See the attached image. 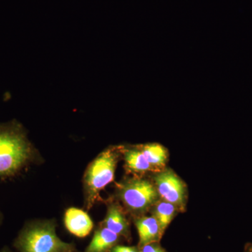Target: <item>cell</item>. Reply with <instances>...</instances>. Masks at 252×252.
Masks as SVG:
<instances>
[{
  "label": "cell",
  "instance_id": "1",
  "mask_svg": "<svg viewBox=\"0 0 252 252\" xmlns=\"http://www.w3.org/2000/svg\"><path fill=\"white\" fill-rule=\"evenodd\" d=\"M32 157V149L21 126L15 123L0 126V177L17 175Z\"/></svg>",
  "mask_w": 252,
  "mask_h": 252
},
{
  "label": "cell",
  "instance_id": "2",
  "mask_svg": "<svg viewBox=\"0 0 252 252\" xmlns=\"http://www.w3.org/2000/svg\"><path fill=\"white\" fill-rule=\"evenodd\" d=\"M119 155L117 151L108 149L91 162L84 175V190L88 210L99 198L100 192L114 180Z\"/></svg>",
  "mask_w": 252,
  "mask_h": 252
},
{
  "label": "cell",
  "instance_id": "3",
  "mask_svg": "<svg viewBox=\"0 0 252 252\" xmlns=\"http://www.w3.org/2000/svg\"><path fill=\"white\" fill-rule=\"evenodd\" d=\"M15 245L20 252H69L72 248L59 238L54 223L50 222L28 225Z\"/></svg>",
  "mask_w": 252,
  "mask_h": 252
},
{
  "label": "cell",
  "instance_id": "4",
  "mask_svg": "<svg viewBox=\"0 0 252 252\" xmlns=\"http://www.w3.org/2000/svg\"><path fill=\"white\" fill-rule=\"evenodd\" d=\"M118 196L127 210L140 214L156 205L159 195L157 187L149 181L132 177L124 180L119 185Z\"/></svg>",
  "mask_w": 252,
  "mask_h": 252
},
{
  "label": "cell",
  "instance_id": "5",
  "mask_svg": "<svg viewBox=\"0 0 252 252\" xmlns=\"http://www.w3.org/2000/svg\"><path fill=\"white\" fill-rule=\"evenodd\" d=\"M154 181L159 196L176 207H183L187 190L178 176L171 170H164L154 177Z\"/></svg>",
  "mask_w": 252,
  "mask_h": 252
},
{
  "label": "cell",
  "instance_id": "6",
  "mask_svg": "<svg viewBox=\"0 0 252 252\" xmlns=\"http://www.w3.org/2000/svg\"><path fill=\"white\" fill-rule=\"evenodd\" d=\"M64 221L68 231L78 238H86L94 228V222L89 215L75 207L67 210Z\"/></svg>",
  "mask_w": 252,
  "mask_h": 252
},
{
  "label": "cell",
  "instance_id": "7",
  "mask_svg": "<svg viewBox=\"0 0 252 252\" xmlns=\"http://www.w3.org/2000/svg\"><path fill=\"white\" fill-rule=\"evenodd\" d=\"M135 225L138 232L140 248L148 244L157 243L162 237L158 222L154 216L137 218Z\"/></svg>",
  "mask_w": 252,
  "mask_h": 252
},
{
  "label": "cell",
  "instance_id": "8",
  "mask_svg": "<svg viewBox=\"0 0 252 252\" xmlns=\"http://www.w3.org/2000/svg\"><path fill=\"white\" fill-rule=\"evenodd\" d=\"M104 227L118 235H126L128 231V223L123 210L117 204L108 207L103 222Z\"/></svg>",
  "mask_w": 252,
  "mask_h": 252
},
{
  "label": "cell",
  "instance_id": "9",
  "mask_svg": "<svg viewBox=\"0 0 252 252\" xmlns=\"http://www.w3.org/2000/svg\"><path fill=\"white\" fill-rule=\"evenodd\" d=\"M119 240V235L105 227L96 230L86 252H109Z\"/></svg>",
  "mask_w": 252,
  "mask_h": 252
},
{
  "label": "cell",
  "instance_id": "10",
  "mask_svg": "<svg viewBox=\"0 0 252 252\" xmlns=\"http://www.w3.org/2000/svg\"><path fill=\"white\" fill-rule=\"evenodd\" d=\"M124 158L127 170L136 173H142L157 170L147 160L140 149L124 151Z\"/></svg>",
  "mask_w": 252,
  "mask_h": 252
},
{
  "label": "cell",
  "instance_id": "11",
  "mask_svg": "<svg viewBox=\"0 0 252 252\" xmlns=\"http://www.w3.org/2000/svg\"><path fill=\"white\" fill-rule=\"evenodd\" d=\"M140 150L149 163L156 169L164 166L166 163L167 150L160 144H146L141 147Z\"/></svg>",
  "mask_w": 252,
  "mask_h": 252
},
{
  "label": "cell",
  "instance_id": "12",
  "mask_svg": "<svg viewBox=\"0 0 252 252\" xmlns=\"http://www.w3.org/2000/svg\"><path fill=\"white\" fill-rule=\"evenodd\" d=\"M154 208V217L157 219L160 226V233L163 234L167 227L171 223L176 213L177 207L173 204L168 202L162 201L156 204Z\"/></svg>",
  "mask_w": 252,
  "mask_h": 252
},
{
  "label": "cell",
  "instance_id": "13",
  "mask_svg": "<svg viewBox=\"0 0 252 252\" xmlns=\"http://www.w3.org/2000/svg\"><path fill=\"white\" fill-rule=\"evenodd\" d=\"M140 252H166L157 243H152L142 247Z\"/></svg>",
  "mask_w": 252,
  "mask_h": 252
},
{
  "label": "cell",
  "instance_id": "14",
  "mask_svg": "<svg viewBox=\"0 0 252 252\" xmlns=\"http://www.w3.org/2000/svg\"><path fill=\"white\" fill-rule=\"evenodd\" d=\"M110 252H139V251L135 247L118 245V246L114 247V248L111 250Z\"/></svg>",
  "mask_w": 252,
  "mask_h": 252
},
{
  "label": "cell",
  "instance_id": "15",
  "mask_svg": "<svg viewBox=\"0 0 252 252\" xmlns=\"http://www.w3.org/2000/svg\"><path fill=\"white\" fill-rule=\"evenodd\" d=\"M1 252H10L9 251V250H6V249H4V250H3L2 251H1Z\"/></svg>",
  "mask_w": 252,
  "mask_h": 252
},
{
  "label": "cell",
  "instance_id": "16",
  "mask_svg": "<svg viewBox=\"0 0 252 252\" xmlns=\"http://www.w3.org/2000/svg\"><path fill=\"white\" fill-rule=\"evenodd\" d=\"M248 252H252V247L250 249V250H249Z\"/></svg>",
  "mask_w": 252,
  "mask_h": 252
}]
</instances>
